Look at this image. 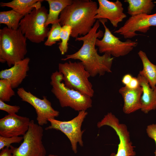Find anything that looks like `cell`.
I'll return each mask as SVG.
<instances>
[{"label": "cell", "mask_w": 156, "mask_h": 156, "mask_svg": "<svg viewBox=\"0 0 156 156\" xmlns=\"http://www.w3.org/2000/svg\"><path fill=\"white\" fill-rule=\"evenodd\" d=\"M100 25V21L97 20L88 34L75 38V41L83 42L80 49L75 53L66 55L65 58L61 59L63 61L69 59L80 60L90 76L93 77L97 75H103L106 73L111 72L113 60V58L108 54L99 55L97 49L95 48L96 39L103 37L104 34L100 30L97 31Z\"/></svg>", "instance_id": "1"}, {"label": "cell", "mask_w": 156, "mask_h": 156, "mask_svg": "<svg viewBox=\"0 0 156 156\" xmlns=\"http://www.w3.org/2000/svg\"><path fill=\"white\" fill-rule=\"evenodd\" d=\"M98 7L97 3L91 0H73L61 12L59 23L62 26L70 25L72 28L71 36L76 38L88 34L96 20Z\"/></svg>", "instance_id": "2"}, {"label": "cell", "mask_w": 156, "mask_h": 156, "mask_svg": "<svg viewBox=\"0 0 156 156\" xmlns=\"http://www.w3.org/2000/svg\"><path fill=\"white\" fill-rule=\"evenodd\" d=\"M27 38L18 28L7 26L0 29V61L11 67L24 58L27 53Z\"/></svg>", "instance_id": "3"}, {"label": "cell", "mask_w": 156, "mask_h": 156, "mask_svg": "<svg viewBox=\"0 0 156 156\" xmlns=\"http://www.w3.org/2000/svg\"><path fill=\"white\" fill-rule=\"evenodd\" d=\"M63 75L58 71L52 73L50 84L51 92L62 107H69L76 111H86L92 106L91 97L66 87L62 82Z\"/></svg>", "instance_id": "4"}, {"label": "cell", "mask_w": 156, "mask_h": 156, "mask_svg": "<svg viewBox=\"0 0 156 156\" xmlns=\"http://www.w3.org/2000/svg\"><path fill=\"white\" fill-rule=\"evenodd\" d=\"M58 68L66 87L91 97L93 96L94 91L89 80L90 75L81 62L60 63Z\"/></svg>", "instance_id": "5"}, {"label": "cell", "mask_w": 156, "mask_h": 156, "mask_svg": "<svg viewBox=\"0 0 156 156\" xmlns=\"http://www.w3.org/2000/svg\"><path fill=\"white\" fill-rule=\"evenodd\" d=\"M48 10L44 6L34 9L21 20L19 28L27 39L39 43L47 37L50 29L45 26Z\"/></svg>", "instance_id": "6"}, {"label": "cell", "mask_w": 156, "mask_h": 156, "mask_svg": "<svg viewBox=\"0 0 156 156\" xmlns=\"http://www.w3.org/2000/svg\"><path fill=\"white\" fill-rule=\"evenodd\" d=\"M43 131L42 126L31 120L20 146L18 147L10 146L12 156H45L46 151L42 142Z\"/></svg>", "instance_id": "7"}, {"label": "cell", "mask_w": 156, "mask_h": 156, "mask_svg": "<svg viewBox=\"0 0 156 156\" xmlns=\"http://www.w3.org/2000/svg\"><path fill=\"white\" fill-rule=\"evenodd\" d=\"M103 24L105 29L104 35L101 40L96 39L95 45L101 53H107L114 57H118L129 53L136 47L138 43L129 39L126 41H121L119 38L114 36L105 25L107 20H99Z\"/></svg>", "instance_id": "8"}, {"label": "cell", "mask_w": 156, "mask_h": 156, "mask_svg": "<svg viewBox=\"0 0 156 156\" xmlns=\"http://www.w3.org/2000/svg\"><path fill=\"white\" fill-rule=\"evenodd\" d=\"M85 110L79 111L78 115L72 119L68 121H62L55 119L49 118L50 125L45 130L54 129L59 130L64 134L69 140L72 150L75 153L77 152V144L83 146L82 136L84 131H82L81 126L88 115Z\"/></svg>", "instance_id": "9"}, {"label": "cell", "mask_w": 156, "mask_h": 156, "mask_svg": "<svg viewBox=\"0 0 156 156\" xmlns=\"http://www.w3.org/2000/svg\"><path fill=\"white\" fill-rule=\"evenodd\" d=\"M17 93L22 101L29 103L34 108L39 125H46L48 122V119H55L59 116V112L53 108L51 102L46 96H43L42 99H40L23 87L18 89Z\"/></svg>", "instance_id": "10"}, {"label": "cell", "mask_w": 156, "mask_h": 156, "mask_svg": "<svg viewBox=\"0 0 156 156\" xmlns=\"http://www.w3.org/2000/svg\"><path fill=\"white\" fill-rule=\"evenodd\" d=\"M153 26H156V13L153 14H141L130 17L114 33L123 36L125 39L131 38L138 35L136 32L146 33Z\"/></svg>", "instance_id": "11"}, {"label": "cell", "mask_w": 156, "mask_h": 156, "mask_svg": "<svg viewBox=\"0 0 156 156\" xmlns=\"http://www.w3.org/2000/svg\"><path fill=\"white\" fill-rule=\"evenodd\" d=\"M30 121L29 118L16 114L6 115L0 119V136H23L29 129Z\"/></svg>", "instance_id": "12"}, {"label": "cell", "mask_w": 156, "mask_h": 156, "mask_svg": "<svg viewBox=\"0 0 156 156\" xmlns=\"http://www.w3.org/2000/svg\"><path fill=\"white\" fill-rule=\"evenodd\" d=\"M98 1L99 6L94 17L96 20H108L113 26L116 27L119 23L126 17L123 12L122 4L120 1L98 0Z\"/></svg>", "instance_id": "13"}, {"label": "cell", "mask_w": 156, "mask_h": 156, "mask_svg": "<svg viewBox=\"0 0 156 156\" xmlns=\"http://www.w3.org/2000/svg\"><path fill=\"white\" fill-rule=\"evenodd\" d=\"M30 59L26 57L16 63L10 68L0 72V78L9 80L13 89L17 88L27 76Z\"/></svg>", "instance_id": "14"}, {"label": "cell", "mask_w": 156, "mask_h": 156, "mask_svg": "<svg viewBox=\"0 0 156 156\" xmlns=\"http://www.w3.org/2000/svg\"><path fill=\"white\" fill-rule=\"evenodd\" d=\"M119 92L123 99V111L125 114H130L141 109L142 93L141 86L135 89H131L125 86L121 88Z\"/></svg>", "instance_id": "15"}, {"label": "cell", "mask_w": 156, "mask_h": 156, "mask_svg": "<svg viewBox=\"0 0 156 156\" xmlns=\"http://www.w3.org/2000/svg\"><path fill=\"white\" fill-rule=\"evenodd\" d=\"M142 88L141 110L145 114L156 109V86L152 88L146 79L139 74L137 77Z\"/></svg>", "instance_id": "16"}, {"label": "cell", "mask_w": 156, "mask_h": 156, "mask_svg": "<svg viewBox=\"0 0 156 156\" xmlns=\"http://www.w3.org/2000/svg\"><path fill=\"white\" fill-rule=\"evenodd\" d=\"M42 0H13L8 2H1V7H7L24 16L30 13L34 9L42 7Z\"/></svg>", "instance_id": "17"}, {"label": "cell", "mask_w": 156, "mask_h": 156, "mask_svg": "<svg viewBox=\"0 0 156 156\" xmlns=\"http://www.w3.org/2000/svg\"><path fill=\"white\" fill-rule=\"evenodd\" d=\"M73 0H46L49 5V10L45 26L59 23V16L62 11L71 4Z\"/></svg>", "instance_id": "18"}, {"label": "cell", "mask_w": 156, "mask_h": 156, "mask_svg": "<svg viewBox=\"0 0 156 156\" xmlns=\"http://www.w3.org/2000/svg\"><path fill=\"white\" fill-rule=\"evenodd\" d=\"M124 2L128 4L127 12L131 16L150 14L155 6L152 0H125Z\"/></svg>", "instance_id": "19"}, {"label": "cell", "mask_w": 156, "mask_h": 156, "mask_svg": "<svg viewBox=\"0 0 156 156\" xmlns=\"http://www.w3.org/2000/svg\"><path fill=\"white\" fill-rule=\"evenodd\" d=\"M138 54L143 66L142 70L139 74L144 77L150 87L153 88L156 86V65L151 62L144 52L140 50Z\"/></svg>", "instance_id": "20"}, {"label": "cell", "mask_w": 156, "mask_h": 156, "mask_svg": "<svg viewBox=\"0 0 156 156\" xmlns=\"http://www.w3.org/2000/svg\"><path fill=\"white\" fill-rule=\"evenodd\" d=\"M24 17L12 9L0 12V23L6 25L9 28L17 29L19 27L20 22Z\"/></svg>", "instance_id": "21"}, {"label": "cell", "mask_w": 156, "mask_h": 156, "mask_svg": "<svg viewBox=\"0 0 156 156\" xmlns=\"http://www.w3.org/2000/svg\"><path fill=\"white\" fill-rule=\"evenodd\" d=\"M11 81L9 80H0V100L3 102H9L12 97L15 95Z\"/></svg>", "instance_id": "22"}, {"label": "cell", "mask_w": 156, "mask_h": 156, "mask_svg": "<svg viewBox=\"0 0 156 156\" xmlns=\"http://www.w3.org/2000/svg\"><path fill=\"white\" fill-rule=\"evenodd\" d=\"M72 33L71 27L68 25L62 27L60 37L61 42L59 44L58 48L62 55H64L68 51V42Z\"/></svg>", "instance_id": "23"}, {"label": "cell", "mask_w": 156, "mask_h": 156, "mask_svg": "<svg viewBox=\"0 0 156 156\" xmlns=\"http://www.w3.org/2000/svg\"><path fill=\"white\" fill-rule=\"evenodd\" d=\"M62 27L59 23L52 25L48 34L47 38L44 43L45 46H51L57 42L60 41V35Z\"/></svg>", "instance_id": "24"}, {"label": "cell", "mask_w": 156, "mask_h": 156, "mask_svg": "<svg viewBox=\"0 0 156 156\" xmlns=\"http://www.w3.org/2000/svg\"><path fill=\"white\" fill-rule=\"evenodd\" d=\"M23 140L22 136L6 137L0 136V150L5 147L9 146L13 143H19Z\"/></svg>", "instance_id": "25"}, {"label": "cell", "mask_w": 156, "mask_h": 156, "mask_svg": "<svg viewBox=\"0 0 156 156\" xmlns=\"http://www.w3.org/2000/svg\"><path fill=\"white\" fill-rule=\"evenodd\" d=\"M20 108L19 106L10 105L0 100V109L6 112L9 114H16Z\"/></svg>", "instance_id": "26"}, {"label": "cell", "mask_w": 156, "mask_h": 156, "mask_svg": "<svg viewBox=\"0 0 156 156\" xmlns=\"http://www.w3.org/2000/svg\"><path fill=\"white\" fill-rule=\"evenodd\" d=\"M146 131L148 136L155 142L156 146V123L148 125ZM154 153L155 156H156V149Z\"/></svg>", "instance_id": "27"}, {"label": "cell", "mask_w": 156, "mask_h": 156, "mask_svg": "<svg viewBox=\"0 0 156 156\" xmlns=\"http://www.w3.org/2000/svg\"><path fill=\"white\" fill-rule=\"evenodd\" d=\"M140 86L139 81L137 78L133 77L130 83L128 86H126L131 89H135Z\"/></svg>", "instance_id": "28"}, {"label": "cell", "mask_w": 156, "mask_h": 156, "mask_svg": "<svg viewBox=\"0 0 156 156\" xmlns=\"http://www.w3.org/2000/svg\"><path fill=\"white\" fill-rule=\"evenodd\" d=\"M0 156H12V153L10 147L7 146L1 150Z\"/></svg>", "instance_id": "29"}, {"label": "cell", "mask_w": 156, "mask_h": 156, "mask_svg": "<svg viewBox=\"0 0 156 156\" xmlns=\"http://www.w3.org/2000/svg\"><path fill=\"white\" fill-rule=\"evenodd\" d=\"M132 77V75L130 74H126L122 78V82L125 86H127L130 83Z\"/></svg>", "instance_id": "30"}, {"label": "cell", "mask_w": 156, "mask_h": 156, "mask_svg": "<svg viewBox=\"0 0 156 156\" xmlns=\"http://www.w3.org/2000/svg\"><path fill=\"white\" fill-rule=\"evenodd\" d=\"M48 156H58L57 155H54L50 154V155H49Z\"/></svg>", "instance_id": "31"}, {"label": "cell", "mask_w": 156, "mask_h": 156, "mask_svg": "<svg viewBox=\"0 0 156 156\" xmlns=\"http://www.w3.org/2000/svg\"><path fill=\"white\" fill-rule=\"evenodd\" d=\"M154 3H156V1L154 2Z\"/></svg>", "instance_id": "32"}]
</instances>
